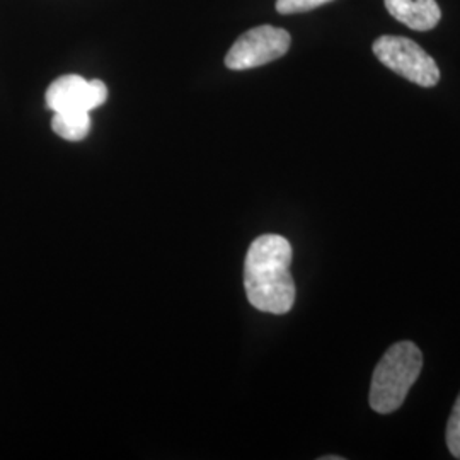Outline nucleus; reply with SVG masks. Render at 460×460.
I'll return each mask as SVG.
<instances>
[{
	"label": "nucleus",
	"instance_id": "nucleus-1",
	"mask_svg": "<svg viewBox=\"0 0 460 460\" xmlns=\"http://www.w3.org/2000/svg\"><path fill=\"white\" fill-rule=\"evenodd\" d=\"M292 254L290 243L277 234H264L252 241L244 263V287L247 300L254 309L279 315L294 307Z\"/></svg>",
	"mask_w": 460,
	"mask_h": 460
},
{
	"label": "nucleus",
	"instance_id": "nucleus-2",
	"mask_svg": "<svg viewBox=\"0 0 460 460\" xmlns=\"http://www.w3.org/2000/svg\"><path fill=\"white\" fill-rule=\"evenodd\" d=\"M421 367L423 355L414 343L399 341L391 346L380 358L372 377V410L378 414L397 411L420 377Z\"/></svg>",
	"mask_w": 460,
	"mask_h": 460
},
{
	"label": "nucleus",
	"instance_id": "nucleus-3",
	"mask_svg": "<svg viewBox=\"0 0 460 460\" xmlns=\"http://www.w3.org/2000/svg\"><path fill=\"white\" fill-rule=\"evenodd\" d=\"M374 53L387 68L421 87H433L440 81L437 62L410 38L380 36L374 43Z\"/></svg>",
	"mask_w": 460,
	"mask_h": 460
},
{
	"label": "nucleus",
	"instance_id": "nucleus-4",
	"mask_svg": "<svg viewBox=\"0 0 460 460\" xmlns=\"http://www.w3.org/2000/svg\"><path fill=\"white\" fill-rule=\"evenodd\" d=\"M288 31L275 26H258L235 40L226 57L230 70H249L281 58L290 49Z\"/></svg>",
	"mask_w": 460,
	"mask_h": 460
},
{
	"label": "nucleus",
	"instance_id": "nucleus-5",
	"mask_svg": "<svg viewBox=\"0 0 460 460\" xmlns=\"http://www.w3.org/2000/svg\"><path fill=\"white\" fill-rule=\"evenodd\" d=\"M108 99L102 81H85L81 75H62L47 91V106L53 113L85 111L91 113Z\"/></svg>",
	"mask_w": 460,
	"mask_h": 460
},
{
	"label": "nucleus",
	"instance_id": "nucleus-6",
	"mask_svg": "<svg viewBox=\"0 0 460 460\" xmlns=\"http://www.w3.org/2000/svg\"><path fill=\"white\" fill-rule=\"evenodd\" d=\"M389 14L414 31L433 30L442 17L437 0H384Z\"/></svg>",
	"mask_w": 460,
	"mask_h": 460
},
{
	"label": "nucleus",
	"instance_id": "nucleus-7",
	"mask_svg": "<svg viewBox=\"0 0 460 460\" xmlns=\"http://www.w3.org/2000/svg\"><path fill=\"white\" fill-rule=\"evenodd\" d=\"M51 128L64 140L79 142L91 132V116L85 111L55 113L51 119Z\"/></svg>",
	"mask_w": 460,
	"mask_h": 460
},
{
	"label": "nucleus",
	"instance_id": "nucleus-8",
	"mask_svg": "<svg viewBox=\"0 0 460 460\" xmlns=\"http://www.w3.org/2000/svg\"><path fill=\"white\" fill-rule=\"evenodd\" d=\"M445 438H447V447L450 450V454L460 460V394L456 401V406L450 414V420L447 423V431H445Z\"/></svg>",
	"mask_w": 460,
	"mask_h": 460
},
{
	"label": "nucleus",
	"instance_id": "nucleus-9",
	"mask_svg": "<svg viewBox=\"0 0 460 460\" xmlns=\"http://www.w3.org/2000/svg\"><path fill=\"white\" fill-rule=\"evenodd\" d=\"M329 2L332 0H277L275 7L279 14H296V13L313 11Z\"/></svg>",
	"mask_w": 460,
	"mask_h": 460
},
{
	"label": "nucleus",
	"instance_id": "nucleus-10",
	"mask_svg": "<svg viewBox=\"0 0 460 460\" xmlns=\"http://www.w3.org/2000/svg\"><path fill=\"white\" fill-rule=\"evenodd\" d=\"M343 457H338V456H329V457H321V460H341Z\"/></svg>",
	"mask_w": 460,
	"mask_h": 460
}]
</instances>
